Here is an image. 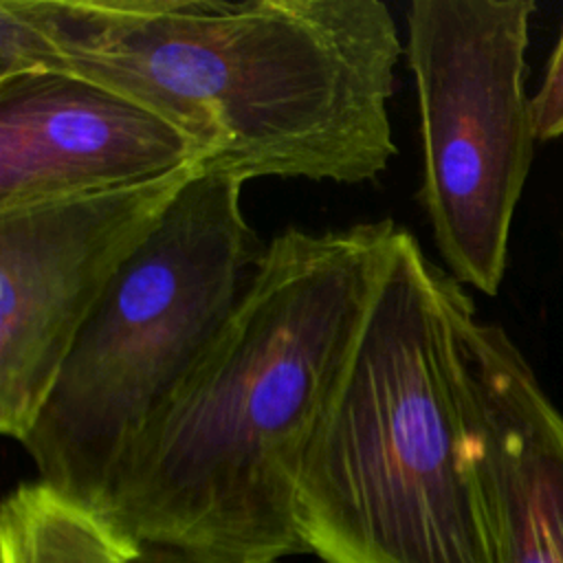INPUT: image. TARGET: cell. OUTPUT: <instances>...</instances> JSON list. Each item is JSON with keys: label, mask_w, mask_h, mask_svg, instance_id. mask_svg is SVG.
Segmentation results:
<instances>
[{"label": "cell", "mask_w": 563, "mask_h": 563, "mask_svg": "<svg viewBox=\"0 0 563 563\" xmlns=\"http://www.w3.org/2000/svg\"><path fill=\"white\" fill-rule=\"evenodd\" d=\"M207 154L154 110L95 81L0 79V213L136 185Z\"/></svg>", "instance_id": "cell-7"}, {"label": "cell", "mask_w": 563, "mask_h": 563, "mask_svg": "<svg viewBox=\"0 0 563 563\" xmlns=\"http://www.w3.org/2000/svg\"><path fill=\"white\" fill-rule=\"evenodd\" d=\"M530 110L537 141L563 136V31L548 59L543 81L530 97Z\"/></svg>", "instance_id": "cell-10"}, {"label": "cell", "mask_w": 563, "mask_h": 563, "mask_svg": "<svg viewBox=\"0 0 563 563\" xmlns=\"http://www.w3.org/2000/svg\"><path fill=\"white\" fill-rule=\"evenodd\" d=\"M534 11L532 0H413L405 13L420 202L446 271L488 297L537 143L523 81Z\"/></svg>", "instance_id": "cell-5"}, {"label": "cell", "mask_w": 563, "mask_h": 563, "mask_svg": "<svg viewBox=\"0 0 563 563\" xmlns=\"http://www.w3.org/2000/svg\"><path fill=\"white\" fill-rule=\"evenodd\" d=\"M464 286L396 227L308 442L297 528L325 563H497L473 464Z\"/></svg>", "instance_id": "cell-3"}, {"label": "cell", "mask_w": 563, "mask_h": 563, "mask_svg": "<svg viewBox=\"0 0 563 563\" xmlns=\"http://www.w3.org/2000/svg\"><path fill=\"white\" fill-rule=\"evenodd\" d=\"M242 189L205 167L114 277L20 442L44 484L103 515L132 446L227 321L262 251Z\"/></svg>", "instance_id": "cell-4"}, {"label": "cell", "mask_w": 563, "mask_h": 563, "mask_svg": "<svg viewBox=\"0 0 563 563\" xmlns=\"http://www.w3.org/2000/svg\"><path fill=\"white\" fill-rule=\"evenodd\" d=\"M402 53L383 0H0V79L106 86L244 183L378 178Z\"/></svg>", "instance_id": "cell-1"}, {"label": "cell", "mask_w": 563, "mask_h": 563, "mask_svg": "<svg viewBox=\"0 0 563 563\" xmlns=\"http://www.w3.org/2000/svg\"><path fill=\"white\" fill-rule=\"evenodd\" d=\"M169 174L0 213V431L22 442L79 330L183 189Z\"/></svg>", "instance_id": "cell-6"}, {"label": "cell", "mask_w": 563, "mask_h": 563, "mask_svg": "<svg viewBox=\"0 0 563 563\" xmlns=\"http://www.w3.org/2000/svg\"><path fill=\"white\" fill-rule=\"evenodd\" d=\"M473 464L497 563H563V413L510 334L464 328Z\"/></svg>", "instance_id": "cell-8"}, {"label": "cell", "mask_w": 563, "mask_h": 563, "mask_svg": "<svg viewBox=\"0 0 563 563\" xmlns=\"http://www.w3.org/2000/svg\"><path fill=\"white\" fill-rule=\"evenodd\" d=\"M136 563H227V561H220V559H213L207 554H198V552H189V550L141 543Z\"/></svg>", "instance_id": "cell-11"}, {"label": "cell", "mask_w": 563, "mask_h": 563, "mask_svg": "<svg viewBox=\"0 0 563 563\" xmlns=\"http://www.w3.org/2000/svg\"><path fill=\"white\" fill-rule=\"evenodd\" d=\"M141 543L95 508L37 482L0 508V563H136Z\"/></svg>", "instance_id": "cell-9"}, {"label": "cell", "mask_w": 563, "mask_h": 563, "mask_svg": "<svg viewBox=\"0 0 563 563\" xmlns=\"http://www.w3.org/2000/svg\"><path fill=\"white\" fill-rule=\"evenodd\" d=\"M394 220L286 229L132 446L103 517L145 545L227 563L306 552L303 455L363 321Z\"/></svg>", "instance_id": "cell-2"}]
</instances>
